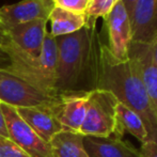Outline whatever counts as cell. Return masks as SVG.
<instances>
[{
	"label": "cell",
	"mask_w": 157,
	"mask_h": 157,
	"mask_svg": "<svg viewBox=\"0 0 157 157\" xmlns=\"http://www.w3.org/2000/svg\"><path fill=\"white\" fill-rule=\"evenodd\" d=\"M105 90L116 96L119 103L140 116L147 130V140L157 142V112L151 103L134 62L120 61L109 52L107 45L95 43L94 60L90 78V91Z\"/></svg>",
	"instance_id": "1"
},
{
	"label": "cell",
	"mask_w": 157,
	"mask_h": 157,
	"mask_svg": "<svg viewBox=\"0 0 157 157\" xmlns=\"http://www.w3.org/2000/svg\"><path fill=\"white\" fill-rule=\"evenodd\" d=\"M96 39L95 28L87 26L74 33L56 37L58 48L56 90L58 93L83 91L85 83L90 88Z\"/></svg>",
	"instance_id": "2"
},
{
	"label": "cell",
	"mask_w": 157,
	"mask_h": 157,
	"mask_svg": "<svg viewBox=\"0 0 157 157\" xmlns=\"http://www.w3.org/2000/svg\"><path fill=\"white\" fill-rule=\"evenodd\" d=\"M1 50L9 58V64L3 67L4 70L40 90L52 94L58 93L56 90L58 48L56 37L52 36L49 32L44 40L41 54L36 57L14 47L8 37Z\"/></svg>",
	"instance_id": "3"
},
{
	"label": "cell",
	"mask_w": 157,
	"mask_h": 157,
	"mask_svg": "<svg viewBox=\"0 0 157 157\" xmlns=\"http://www.w3.org/2000/svg\"><path fill=\"white\" fill-rule=\"evenodd\" d=\"M119 101L105 90L89 91L87 112L79 134L82 136L110 137L117 128V105Z\"/></svg>",
	"instance_id": "4"
},
{
	"label": "cell",
	"mask_w": 157,
	"mask_h": 157,
	"mask_svg": "<svg viewBox=\"0 0 157 157\" xmlns=\"http://www.w3.org/2000/svg\"><path fill=\"white\" fill-rule=\"evenodd\" d=\"M59 93L40 90L24 79L0 67V103L14 108L34 107L56 101Z\"/></svg>",
	"instance_id": "5"
},
{
	"label": "cell",
	"mask_w": 157,
	"mask_h": 157,
	"mask_svg": "<svg viewBox=\"0 0 157 157\" xmlns=\"http://www.w3.org/2000/svg\"><path fill=\"white\" fill-rule=\"evenodd\" d=\"M9 138L29 157H54L49 143L41 139L17 113L14 107L0 103Z\"/></svg>",
	"instance_id": "6"
},
{
	"label": "cell",
	"mask_w": 157,
	"mask_h": 157,
	"mask_svg": "<svg viewBox=\"0 0 157 157\" xmlns=\"http://www.w3.org/2000/svg\"><path fill=\"white\" fill-rule=\"evenodd\" d=\"M104 19L107 26V47L109 52L118 60H128V50L132 43V27L129 15L121 0Z\"/></svg>",
	"instance_id": "7"
},
{
	"label": "cell",
	"mask_w": 157,
	"mask_h": 157,
	"mask_svg": "<svg viewBox=\"0 0 157 157\" xmlns=\"http://www.w3.org/2000/svg\"><path fill=\"white\" fill-rule=\"evenodd\" d=\"M59 101L60 96L56 101L48 104L34 106V107L15 108L17 113L28 125L35 132V134L49 143L52 138L56 134L62 130V126L58 119Z\"/></svg>",
	"instance_id": "8"
},
{
	"label": "cell",
	"mask_w": 157,
	"mask_h": 157,
	"mask_svg": "<svg viewBox=\"0 0 157 157\" xmlns=\"http://www.w3.org/2000/svg\"><path fill=\"white\" fill-rule=\"evenodd\" d=\"M55 8L52 0H21L0 8V16L6 28L34 21H47Z\"/></svg>",
	"instance_id": "9"
},
{
	"label": "cell",
	"mask_w": 157,
	"mask_h": 157,
	"mask_svg": "<svg viewBox=\"0 0 157 157\" xmlns=\"http://www.w3.org/2000/svg\"><path fill=\"white\" fill-rule=\"evenodd\" d=\"M47 32V21H34L8 28L6 37L14 47L36 57L41 54Z\"/></svg>",
	"instance_id": "10"
},
{
	"label": "cell",
	"mask_w": 157,
	"mask_h": 157,
	"mask_svg": "<svg viewBox=\"0 0 157 157\" xmlns=\"http://www.w3.org/2000/svg\"><path fill=\"white\" fill-rule=\"evenodd\" d=\"M129 19L132 42L151 44L157 37V0H138Z\"/></svg>",
	"instance_id": "11"
},
{
	"label": "cell",
	"mask_w": 157,
	"mask_h": 157,
	"mask_svg": "<svg viewBox=\"0 0 157 157\" xmlns=\"http://www.w3.org/2000/svg\"><path fill=\"white\" fill-rule=\"evenodd\" d=\"M58 119L62 130L79 132L87 112L89 91H70L59 93Z\"/></svg>",
	"instance_id": "12"
},
{
	"label": "cell",
	"mask_w": 157,
	"mask_h": 157,
	"mask_svg": "<svg viewBox=\"0 0 157 157\" xmlns=\"http://www.w3.org/2000/svg\"><path fill=\"white\" fill-rule=\"evenodd\" d=\"M128 58L136 66L147 96L157 112V65L152 58L150 44L132 42Z\"/></svg>",
	"instance_id": "13"
},
{
	"label": "cell",
	"mask_w": 157,
	"mask_h": 157,
	"mask_svg": "<svg viewBox=\"0 0 157 157\" xmlns=\"http://www.w3.org/2000/svg\"><path fill=\"white\" fill-rule=\"evenodd\" d=\"M83 145L89 157H140L134 145L113 136H83Z\"/></svg>",
	"instance_id": "14"
},
{
	"label": "cell",
	"mask_w": 157,
	"mask_h": 157,
	"mask_svg": "<svg viewBox=\"0 0 157 157\" xmlns=\"http://www.w3.org/2000/svg\"><path fill=\"white\" fill-rule=\"evenodd\" d=\"M125 132H129L141 143L149 139L147 130L138 113L127 106L118 103L117 105V128L113 137L123 138Z\"/></svg>",
	"instance_id": "15"
},
{
	"label": "cell",
	"mask_w": 157,
	"mask_h": 157,
	"mask_svg": "<svg viewBox=\"0 0 157 157\" xmlns=\"http://www.w3.org/2000/svg\"><path fill=\"white\" fill-rule=\"evenodd\" d=\"M50 35L58 37L74 33L87 26V16L83 13H75L55 6L49 15Z\"/></svg>",
	"instance_id": "16"
},
{
	"label": "cell",
	"mask_w": 157,
	"mask_h": 157,
	"mask_svg": "<svg viewBox=\"0 0 157 157\" xmlns=\"http://www.w3.org/2000/svg\"><path fill=\"white\" fill-rule=\"evenodd\" d=\"M54 157H89L83 145V136L79 132L61 130L49 141Z\"/></svg>",
	"instance_id": "17"
},
{
	"label": "cell",
	"mask_w": 157,
	"mask_h": 157,
	"mask_svg": "<svg viewBox=\"0 0 157 157\" xmlns=\"http://www.w3.org/2000/svg\"><path fill=\"white\" fill-rule=\"evenodd\" d=\"M119 1L120 0H89L88 9L86 11L87 27L95 28L96 19L99 17L106 18Z\"/></svg>",
	"instance_id": "18"
},
{
	"label": "cell",
	"mask_w": 157,
	"mask_h": 157,
	"mask_svg": "<svg viewBox=\"0 0 157 157\" xmlns=\"http://www.w3.org/2000/svg\"><path fill=\"white\" fill-rule=\"evenodd\" d=\"M0 157H29L11 139L0 136Z\"/></svg>",
	"instance_id": "19"
},
{
	"label": "cell",
	"mask_w": 157,
	"mask_h": 157,
	"mask_svg": "<svg viewBox=\"0 0 157 157\" xmlns=\"http://www.w3.org/2000/svg\"><path fill=\"white\" fill-rule=\"evenodd\" d=\"M52 2L56 8L83 14H86L89 4V0H52Z\"/></svg>",
	"instance_id": "20"
},
{
	"label": "cell",
	"mask_w": 157,
	"mask_h": 157,
	"mask_svg": "<svg viewBox=\"0 0 157 157\" xmlns=\"http://www.w3.org/2000/svg\"><path fill=\"white\" fill-rule=\"evenodd\" d=\"M140 157H157V142L147 140L141 143Z\"/></svg>",
	"instance_id": "21"
},
{
	"label": "cell",
	"mask_w": 157,
	"mask_h": 157,
	"mask_svg": "<svg viewBox=\"0 0 157 157\" xmlns=\"http://www.w3.org/2000/svg\"><path fill=\"white\" fill-rule=\"evenodd\" d=\"M0 136L4 137V138H9L8 127H6V119H4V116L1 111V108H0Z\"/></svg>",
	"instance_id": "22"
},
{
	"label": "cell",
	"mask_w": 157,
	"mask_h": 157,
	"mask_svg": "<svg viewBox=\"0 0 157 157\" xmlns=\"http://www.w3.org/2000/svg\"><path fill=\"white\" fill-rule=\"evenodd\" d=\"M6 42V28L4 26L2 18L0 16V49L3 46V44Z\"/></svg>",
	"instance_id": "23"
},
{
	"label": "cell",
	"mask_w": 157,
	"mask_h": 157,
	"mask_svg": "<svg viewBox=\"0 0 157 157\" xmlns=\"http://www.w3.org/2000/svg\"><path fill=\"white\" fill-rule=\"evenodd\" d=\"M121 1H122V3H123V6H124L125 10L127 11L128 15H129V17H130L132 10H134L135 4H136V2L138 1V0H121Z\"/></svg>",
	"instance_id": "24"
},
{
	"label": "cell",
	"mask_w": 157,
	"mask_h": 157,
	"mask_svg": "<svg viewBox=\"0 0 157 157\" xmlns=\"http://www.w3.org/2000/svg\"><path fill=\"white\" fill-rule=\"evenodd\" d=\"M150 48H151V54L152 58H153L154 62L157 65V37L150 44Z\"/></svg>",
	"instance_id": "25"
},
{
	"label": "cell",
	"mask_w": 157,
	"mask_h": 157,
	"mask_svg": "<svg viewBox=\"0 0 157 157\" xmlns=\"http://www.w3.org/2000/svg\"><path fill=\"white\" fill-rule=\"evenodd\" d=\"M9 64V58L1 49H0V67H6Z\"/></svg>",
	"instance_id": "26"
}]
</instances>
